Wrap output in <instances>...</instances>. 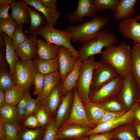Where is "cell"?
<instances>
[{
  "label": "cell",
  "mask_w": 140,
  "mask_h": 140,
  "mask_svg": "<svg viewBox=\"0 0 140 140\" xmlns=\"http://www.w3.org/2000/svg\"><path fill=\"white\" fill-rule=\"evenodd\" d=\"M131 50L124 41L117 46L113 45L103 51L102 61L111 65L120 75L124 76L131 72Z\"/></svg>",
  "instance_id": "obj_1"
},
{
  "label": "cell",
  "mask_w": 140,
  "mask_h": 140,
  "mask_svg": "<svg viewBox=\"0 0 140 140\" xmlns=\"http://www.w3.org/2000/svg\"><path fill=\"white\" fill-rule=\"evenodd\" d=\"M109 21L108 18L98 15L81 24L69 26L66 30L72 35L71 40L83 45L95 38L98 32Z\"/></svg>",
  "instance_id": "obj_2"
},
{
  "label": "cell",
  "mask_w": 140,
  "mask_h": 140,
  "mask_svg": "<svg viewBox=\"0 0 140 140\" xmlns=\"http://www.w3.org/2000/svg\"><path fill=\"white\" fill-rule=\"evenodd\" d=\"M118 40L112 32L106 29L100 30L95 38L79 46L78 59L83 62L90 57L97 54H102V49L108 47Z\"/></svg>",
  "instance_id": "obj_3"
},
{
  "label": "cell",
  "mask_w": 140,
  "mask_h": 140,
  "mask_svg": "<svg viewBox=\"0 0 140 140\" xmlns=\"http://www.w3.org/2000/svg\"><path fill=\"white\" fill-rule=\"evenodd\" d=\"M102 63L95 61L94 55L83 62L75 87L84 105L91 102L89 96L94 71Z\"/></svg>",
  "instance_id": "obj_4"
},
{
  "label": "cell",
  "mask_w": 140,
  "mask_h": 140,
  "mask_svg": "<svg viewBox=\"0 0 140 140\" xmlns=\"http://www.w3.org/2000/svg\"><path fill=\"white\" fill-rule=\"evenodd\" d=\"M31 34L40 36L48 43L66 48L71 52L74 56L78 58V51L72 46L71 42L72 35L67 30L56 29L52 25H46L37 32Z\"/></svg>",
  "instance_id": "obj_5"
},
{
  "label": "cell",
  "mask_w": 140,
  "mask_h": 140,
  "mask_svg": "<svg viewBox=\"0 0 140 140\" xmlns=\"http://www.w3.org/2000/svg\"><path fill=\"white\" fill-rule=\"evenodd\" d=\"M37 72L33 60L19 58L16 65L13 74L17 85L24 92L29 90L34 85Z\"/></svg>",
  "instance_id": "obj_6"
},
{
  "label": "cell",
  "mask_w": 140,
  "mask_h": 140,
  "mask_svg": "<svg viewBox=\"0 0 140 140\" xmlns=\"http://www.w3.org/2000/svg\"><path fill=\"white\" fill-rule=\"evenodd\" d=\"M116 97L127 111L140 98V88L131 72L124 77L123 82Z\"/></svg>",
  "instance_id": "obj_7"
},
{
  "label": "cell",
  "mask_w": 140,
  "mask_h": 140,
  "mask_svg": "<svg viewBox=\"0 0 140 140\" xmlns=\"http://www.w3.org/2000/svg\"><path fill=\"white\" fill-rule=\"evenodd\" d=\"M74 97L72 108L68 120L61 127L71 125H78L91 129L96 125L93 123L89 117L84 104L75 87L73 88Z\"/></svg>",
  "instance_id": "obj_8"
},
{
  "label": "cell",
  "mask_w": 140,
  "mask_h": 140,
  "mask_svg": "<svg viewBox=\"0 0 140 140\" xmlns=\"http://www.w3.org/2000/svg\"><path fill=\"white\" fill-rule=\"evenodd\" d=\"M124 77L119 75L100 88L90 90L89 96L90 101L100 104L111 98L116 96L122 86Z\"/></svg>",
  "instance_id": "obj_9"
},
{
  "label": "cell",
  "mask_w": 140,
  "mask_h": 140,
  "mask_svg": "<svg viewBox=\"0 0 140 140\" xmlns=\"http://www.w3.org/2000/svg\"><path fill=\"white\" fill-rule=\"evenodd\" d=\"M139 102L135 103L131 108L124 114L114 120L97 125L88 131L85 136L93 134L102 133L112 131L123 125L132 123L135 119V110Z\"/></svg>",
  "instance_id": "obj_10"
},
{
  "label": "cell",
  "mask_w": 140,
  "mask_h": 140,
  "mask_svg": "<svg viewBox=\"0 0 140 140\" xmlns=\"http://www.w3.org/2000/svg\"><path fill=\"white\" fill-rule=\"evenodd\" d=\"M119 75L117 71L112 66L103 62L99 66L94 70L90 90L100 88Z\"/></svg>",
  "instance_id": "obj_11"
},
{
  "label": "cell",
  "mask_w": 140,
  "mask_h": 140,
  "mask_svg": "<svg viewBox=\"0 0 140 140\" xmlns=\"http://www.w3.org/2000/svg\"><path fill=\"white\" fill-rule=\"evenodd\" d=\"M140 14L136 17L124 20L119 23L118 27L122 34L125 38L132 39L134 44L140 46Z\"/></svg>",
  "instance_id": "obj_12"
},
{
  "label": "cell",
  "mask_w": 140,
  "mask_h": 140,
  "mask_svg": "<svg viewBox=\"0 0 140 140\" xmlns=\"http://www.w3.org/2000/svg\"><path fill=\"white\" fill-rule=\"evenodd\" d=\"M57 58L59 64V71L61 78L60 82H61L73 70L75 62L78 58L74 56L68 49L63 46L60 47Z\"/></svg>",
  "instance_id": "obj_13"
},
{
  "label": "cell",
  "mask_w": 140,
  "mask_h": 140,
  "mask_svg": "<svg viewBox=\"0 0 140 140\" xmlns=\"http://www.w3.org/2000/svg\"><path fill=\"white\" fill-rule=\"evenodd\" d=\"M37 36L32 34L27 36L26 40L15 50L17 56L22 59H33L37 57Z\"/></svg>",
  "instance_id": "obj_14"
},
{
  "label": "cell",
  "mask_w": 140,
  "mask_h": 140,
  "mask_svg": "<svg viewBox=\"0 0 140 140\" xmlns=\"http://www.w3.org/2000/svg\"><path fill=\"white\" fill-rule=\"evenodd\" d=\"M96 12L92 0H79L76 10L66 16L71 23H75L83 21L85 17L93 16Z\"/></svg>",
  "instance_id": "obj_15"
},
{
  "label": "cell",
  "mask_w": 140,
  "mask_h": 140,
  "mask_svg": "<svg viewBox=\"0 0 140 140\" xmlns=\"http://www.w3.org/2000/svg\"><path fill=\"white\" fill-rule=\"evenodd\" d=\"M59 84L44 99L41 101V106L48 113L51 120L57 113L61 103L63 95L59 87Z\"/></svg>",
  "instance_id": "obj_16"
},
{
  "label": "cell",
  "mask_w": 140,
  "mask_h": 140,
  "mask_svg": "<svg viewBox=\"0 0 140 140\" xmlns=\"http://www.w3.org/2000/svg\"><path fill=\"white\" fill-rule=\"evenodd\" d=\"M10 15L17 25L27 24L29 25L30 22L28 6L23 1H15L11 5Z\"/></svg>",
  "instance_id": "obj_17"
},
{
  "label": "cell",
  "mask_w": 140,
  "mask_h": 140,
  "mask_svg": "<svg viewBox=\"0 0 140 140\" xmlns=\"http://www.w3.org/2000/svg\"><path fill=\"white\" fill-rule=\"evenodd\" d=\"M22 1L26 5L33 7L44 15L46 19L47 25L55 26L58 23L60 13L57 10L47 8L42 4L39 0H23Z\"/></svg>",
  "instance_id": "obj_18"
},
{
  "label": "cell",
  "mask_w": 140,
  "mask_h": 140,
  "mask_svg": "<svg viewBox=\"0 0 140 140\" xmlns=\"http://www.w3.org/2000/svg\"><path fill=\"white\" fill-rule=\"evenodd\" d=\"M82 64L83 62L78 59L75 62L73 70L67 75L64 81L59 83L60 91L63 95L75 87Z\"/></svg>",
  "instance_id": "obj_19"
},
{
  "label": "cell",
  "mask_w": 140,
  "mask_h": 140,
  "mask_svg": "<svg viewBox=\"0 0 140 140\" xmlns=\"http://www.w3.org/2000/svg\"><path fill=\"white\" fill-rule=\"evenodd\" d=\"M92 129L78 125L73 124L61 127L58 129L57 137L58 140L65 139H73L85 136Z\"/></svg>",
  "instance_id": "obj_20"
},
{
  "label": "cell",
  "mask_w": 140,
  "mask_h": 140,
  "mask_svg": "<svg viewBox=\"0 0 140 140\" xmlns=\"http://www.w3.org/2000/svg\"><path fill=\"white\" fill-rule=\"evenodd\" d=\"M136 0H120L114 11V16L117 21L131 18L135 12Z\"/></svg>",
  "instance_id": "obj_21"
},
{
  "label": "cell",
  "mask_w": 140,
  "mask_h": 140,
  "mask_svg": "<svg viewBox=\"0 0 140 140\" xmlns=\"http://www.w3.org/2000/svg\"><path fill=\"white\" fill-rule=\"evenodd\" d=\"M60 46L44 41L39 38L37 40V55L39 59L50 60L57 58Z\"/></svg>",
  "instance_id": "obj_22"
},
{
  "label": "cell",
  "mask_w": 140,
  "mask_h": 140,
  "mask_svg": "<svg viewBox=\"0 0 140 140\" xmlns=\"http://www.w3.org/2000/svg\"><path fill=\"white\" fill-rule=\"evenodd\" d=\"M74 97L73 88L63 96L61 103L58 110L55 120L59 129L61 126L68 112Z\"/></svg>",
  "instance_id": "obj_23"
},
{
  "label": "cell",
  "mask_w": 140,
  "mask_h": 140,
  "mask_svg": "<svg viewBox=\"0 0 140 140\" xmlns=\"http://www.w3.org/2000/svg\"><path fill=\"white\" fill-rule=\"evenodd\" d=\"M61 76L59 71L45 75L43 90L36 99L41 101L45 99L60 82Z\"/></svg>",
  "instance_id": "obj_24"
},
{
  "label": "cell",
  "mask_w": 140,
  "mask_h": 140,
  "mask_svg": "<svg viewBox=\"0 0 140 140\" xmlns=\"http://www.w3.org/2000/svg\"><path fill=\"white\" fill-rule=\"evenodd\" d=\"M0 35L4 39L5 43V59L8 64L10 73L13 74L15 67L19 59L17 55L15 50L12 45V39L3 32H0Z\"/></svg>",
  "instance_id": "obj_25"
},
{
  "label": "cell",
  "mask_w": 140,
  "mask_h": 140,
  "mask_svg": "<svg viewBox=\"0 0 140 140\" xmlns=\"http://www.w3.org/2000/svg\"><path fill=\"white\" fill-rule=\"evenodd\" d=\"M37 72L44 75L59 71V64L57 58L50 60H43L36 57L33 60Z\"/></svg>",
  "instance_id": "obj_26"
},
{
  "label": "cell",
  "mask_w": 140,
  "mask_h": 140,
  "mask_svg": "<svg viewBox=\"0 0 140 140\" xmlns=\"http://www.w3.org/2000/svg\"><path fill=\"white\" fill-rule=\"evenodd\" d=\"M30 18V22L28 29L25 32L31 34L37 32L42 27L46 25V19L41 13L35 9H31L28 6Z\"/></svg>",
  "instance_id": "obj_27"
},
{
  "label": "cell",
  "mask_w": 140,
  "mask_h": 140,
  "mask_svg": "<svg viewBox=\"0 0 140 140\" xmlns=\"http://www.w3.org/2000/svg\"><path fill=\"white\" fill-rule=\"evenodd\" d=\"M45 128H31L23 126L18 132L17 140H42Z\"/></svg>",
  "instance_id": "obj_28"
},
{
  "label": "cell",
  "mask_w": 140,
  "mask_h": 140,
  "mask_svg": "<svg viewBox=\"0 0 140 140\" xmlns=\"http://www.w3.org/2000/svg\"><path fill=\"white\" fill-rule=\"evenodd\" d=\"M113 138L121 140H140L132 123L121 125L113 130Z\"/></svg>",
  "instance_id": "obj_29"
},
{
  "label": "cell",
  "mask_w": 140,
  "mask_h": 140,
  "mask_svg": "<svg viewBox=\"0 0 140 140\" xmlns=\"http://www.w3.org/2000/svg\"><path fill=\"white\" fill-rule=\"evenodd\" d=\"M131 72L140 88V46L134 44L131 50Z\"/></svg>",
  "instance_id": "obj_30"
},
{
  "label": "cell",
  "mask_w": 140,
  "mask_h": 140,
  "mask_svg": "<svg viewBox=\"0 0 140 140\" xmlns=\"http://www.w3.org/2000/svg\"><path fill=\"white\" fill-rule=\"evenodd\" d=\"M0 121L18 127L21 126L17 117V107L6 105L0 108Z\"/></svg>",
  "instance_id": "obj_31"
},
{
  "label": "cell",
  "mask_w": 140,
  "mask_h": 140,
  "mask_svg": "<svg viewBox=\"0 0 140 140\" xmlns=\"http://www.w3.org/2000/svg\"><path fill=\"white\" fill-rule=\"evenodd\" d=\"M84 106L90 120L96 126L107 111L100 104L94 103L91 102Z\"/></svg>",
  "instance_id": "obj_32"
},
{
  "label": "cell",
  "mask_w": 140,
  "mask_h": 140,
  "mask_svg": "<svg viewBox=\"0 0 140 140\" xmlns=\"http://www.w3.org/2000/svg\"><path fill=\"white\" fill-rule=\"evenodd\" d=\"M16 85L14 75L10 73L6 67L1 68L0 89L5 92Z\"/></svg>",
  "instance_id": "obj_33"
},
{
  "label": "cell",
  "mask_w": 140,
  "mask_h": 140,
  "mask_svg": "<svg viewBox=\"0 0 140 140\" xmlns=\"http://www.w3.org/2000/svg\"><path fill=\"white\" fill-rule=\"evenodd\" d=\"M24 91L16 85L5 92L7 105L15 106L22 98Z\"/></svg>",
  "instance_id": "obj_34"
},
{
  "label": "cell",
  "mask_w": 140,
  "mask_h": 140,
  "mask_svg": "<svg viewBox=\"0 0 140 140\" xmlns=\"http://www.w3.org/2000/svg\"><path fill=\"white\" fill-rule=\"evenodd\" d=\"M100 104L107 111L120 112L128 111L116 96L111 98Z\"/></svg>",
  "instance_id": "obj_35"
},
{
  "label": "cell",
  "mask_w": 140,
  "mask_h": 140,
  "mask_svg": "<svg viewBox=\"0 0 140 140\" xmlns=\"http://www.w3.org/2000/svg\"><path fill=\"white\" fill-rule=\"evenodd\" d=\"M120 0H92L96 12H99L107 9L113 11Z\"/></svg>",
  "instance_id": "obj_36"
},
{
  "label": "cell",
  "mask_w": 140,
  "mask_h": 140,
  "mask_svg": "<svg viewBox=\"0 0 140 140\" xmlns=\"http://www.w3.org/2000/svg\"><path fill=\"white\" fill-rule=\"evenodd\" d=\"M31 96L29 90L24 91L22 98L17 104V117L19 122L24 120L27 104Z\"/></svg>",
  "instance_id": "obj_37"
},
{
  "label": "cell",
  "mask_w": 140,
  "mask_h": 140,
  "mask_svg": "<svg viewBox=\"0 0 140 140\" xmlns=\"http://www.w3.org/2000/svg\"><path fill=\"white\" fill-rule=\"evenodd\" d=\"M17 25L11 17L6 19H0V32H3L12 39Z\"/></svg>",
  "instance_id": "obj_38"
},
{
  "label": "cell",
  "mask_w": 140,
  "mask_h": 140,
  "mask_svg": "<svg viewBox=\"0 0 140 140\" xmlns=\"http://www.w3.org/2000/svg\"><path fill=\"white\" fill-rule=\"evenodd\" d=\"M58 129L54 119L50 120L45 126L42 140H58Z\"/></svg>",
  "instance_id": "obj_39"
},
{
  "label": "cell",
  "mask_w": 140,
  "mask_h": 140,
  "mask_svg": "<svg viewBox=\"0 0 140 140\" xmlns=\"http://www.w3.org/2000/svg\"><path fill=\"white\" fill-rule=\"evenodd\" d=\"M24 25H17L13 34L12 39V45L16 50L26 39L27 36L24 33L23 29Z\"/></svg>",
  "instance_id": "obj_40"
},
{
  "label": "cell",
  "mask_w": 140,
  "mask_h": 140,
  "mask_svg": "<svg viewBox=\"0 0 140 140\" xmlns=\"http://www.w3.org/2000/svg\"><path fill=\"white\" fill-rule=\"evenodd\" d=\"M5 135V140H17L19 130L23 126L18 127L9 123L3 122Z\"/></svg>",
  "instance_id": "obj_41"
},
{
  "label": "cell",
  "mask_w": 140,
  "mask_h": 140,
  "mask_svg": "<svg viewBox=\"0 0 140 140\" xmlns=\"http://www.w3.org/2000/svg\"><path fill=\"white\" fill-rule=\"evenodd\" d=\"M41 106V101L32 99L31 96L28 102L24 120L27 117L34 115Z\"/></svg>",
  "instance_id": "obj_42"
},
{
  "label": "cell",
  "mask_w": 140,
  "mask_h": 140,
  "mask_svg": "<svg viewBox=\"0 0 140 140\" xmlns=\"http://www.w3.org/2000/svg\"><path fill=\"white\" fill-rule=\"evenodd\" d=\"M34 115L40 127H45L51 120L48 113L42 106Z\"/></svg>",
  "instance_id": "obj_43"
},
{
  "label": "cell",
  "mask_w": 140,
  "mask_h": 140,
  "mask_svg": "<svg viewBox=\"0 0 140 140\" xmlns=\"http://www.w3.org/2000/svg\"><path fill=\"white\" fill-rule=\"evenodd\" d=\"M45 75L38 72L34 79V88L33 92L34 95H38L42 92L44 83Z\"/></svg>",
  "instance_id": "obj_44"
},
{
  "label": "cell",
  "mask_w": 140,
  "mask_h": 140,
  "mask_svg": "<svg viewBox=\"0 0 140 140\" xmlns=\"http://www.w3.org/2000/svg\"><path fill=\"white\" fill-rule=\"evenodd\" d=\"M114 135L112 130L103 133L92 134L88 136L89 140H111Z\"/></svg>",
  "instance_id": "obj_45"
},
{
  "label": "cell",
  "mask_w": 140,
  "mask_h": 140,
  "mask_svg": "<svg viewBox=\"0 0 140 140\" xmlns=\"http://www.w3.org/2000/svg\"><path fill=\"white\" fill-rule=\"evenodd\" d=\"M126 112H113L107 111L97 125L114 120L122 116Z\"/></svg>",
  "instance_id": "obj_46"
},
{
  "label": "cell",
  "mask_w": 140,
  "mask_h": 140,
  "mask_svg": "<svg viewBox=\"0 0 140 140\" xmlns=\"http://www.w3.org/2000/svg\"><path fill=\"white\" fill-rule=\"evenodd\" d=\"M23 125L25 127L31 128L40 127L34 115H30L27 117L24 120Z\"/></svg>",
  "instance_id": "obj_47"
},
{
  "label": "cell",
  "mask_w": 140,
  "mask_h": 140,
  "mask_svg": "<svg viewBox=\"0 0 140 140\" xmlns=\"http://www.w3.org/2000/svg\"><path fill=\"white\" fill-rule=\"evenodd\" d=\"M11 7L10 5H0V19H6L11 17L9 15L8 12Z\"/></svg>",
  "instance_id": "obj_48"
},
{
  "label": "cell",
  "mask_w": 140,
  "mask_h": 140,
  "mask_svg": "<svg viewBox=\"0 0 140 140\" xmlns=\"http://www.w3.org/2000/svg\"><path fill=\"white\" fill-rule=\"evenodd\" d=\"M45 6L52 9L57 10V3L56 0H39Z\"/></svg>",
  "instance_id": "obj_49"
},
{
  "label": "cell",
  "mask_w": 140,
  "mask_h": 140,
  "mask_svg": "<svg viewBox=\"0 0 140 140\" xmlns=\"http://www.w3.org/2000/svg\"><path fill=\"white\" fill-rule=\"evenodd\" d=\"M6 105L5 92L0 89V108L3 107Z\"/></svg>",
  "instance_id": "obj_50"
},
{
  "label": "cell",
  "mask_w": 140,
  "mask_h": 140,
  "mask_svg": "<svg viewBox=\"0 0 140 140\" xmlns=\"http://www.w3.org/2000/svg\"><path fill=\"white\" fill-rule=\"evenodd\" d=\"M132 124L135 129L138 136L140 139V122L135 118L132 123Z\"/></svg>",
  "instance_id": "obj_51"
},
{
  "label": "cell",
  "mask_w": 140,
  "mask_h": 140,
  "mask_svg": "<svg viewBox=\"0 0 140 140\" xmlns=\"http://www.w3.org/2000/svg\"><path fill=\"white\" fill-rule=\"evenodd\" d=\"M0 140H5V135L3 122L0 121Z\"/></svg>",
  "instance_id": "obj_52"
},
{
  "label": "cell",
  "mask_w": 140,
  "mask_h": 140,
  "mask_svg": "<svg viewBox=\"0 0 140 140\" xmlns=\"http://www.w3.org/2000/svg\"><path fill=\"white\" fill-rule=\"evenodd\" d=\"M134 115L135 118L140 122V103L139 102L135 110Z\"/></svg>",
  "instance_id": "obj_53"
},
{
  "label": "cell",
  "mask_w": 140,
  "mask_h": 140,
  "mask_svg": "<svg viewBox=\"0 0 140 140\" xmlns=\"http://www.w3.org/2000/svg\"><path fill=\"white\" fill-rule=\"evenodd\" d=\"M16 1L15 0H0V5L11 4Z\"/></svg>",
  "instance_id": "obj_54"
},
{
  "label": "cell",
  "mask_w": 140,
  "mask_h": 140,
  "mask_svg": "<svg viewBox=\"0 0 140 140\" xmlns=\"http://www.w3.org/2000/svg\"><path fill=\"white\" fill-rule=\"evenodd\" d=\"M5 40L3 37L0 35V47H5Z\"/></svg>",
  "instance_id": "obj_55"
},
{
  "label": "cell",
  "mask_w": 140,
  "mask_h": 140,
  "mask_svg": "<svg viewBox=\"0 0 140 140\" xmlns=\"http://www.w3.org/2000/svg\"><path fill=\"white\" fill-rule=\"evenodd\" d=\"M72 140H89L88 136H83L72 139Z\"/></svg>",
  "instance_id": "obj_56"
},
{
  "label": "cell",
  "mask_w": 140,
  "mask_h": 140,
  "mask_svg": "<svg viewBox=\"0 0 140 140\" xmlns=\"http://www.w3.org/2000/svg\"><path fill=\"white\" fill-rule=\"evenodd\" d=\"M111 140H121L118 139L116 138H112Z\"/></svg>",
  "instance_id": "obj_57"
},
{
  "label": "cell",
  "mask_w": 140,
  "mask_h": 140,
  "mask_svg": "<svg viewBox=\"0 0 140 140\" xmlns=\"http://www.w3.org/2000/svg\"><path fill=\"white\" fill-rule=\"evenodd\" d=\"M72 140H72H71V139H61V140Z\"/></svg>",
  "instance_id": "obj_58"
},
{
  "label": "cell",
  "mask_w": 140,
  "mask_h": 140,
  "mask_svg": "<svg viewBox=\"0 0 140 140\" xmlns=\"http://www.w3.org/2000/svg\"><path fill=\"white\" fill-rule=\"evenodd\" d=\"M140 103V99H139V100H138V101Z\"/></svg>",
  "instance_id": "obj_59"
}]
</instances>
